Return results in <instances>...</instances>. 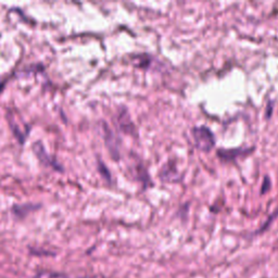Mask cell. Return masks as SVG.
Returning a JSON list of instances; mask_svg holds the SVG:
<instances>
[{"mask_svg": "<svg viewBox=\"0 0 278 278\" xmlns=\"http://www.w3.org/2000/svg\"><path fill=\"white\" fill-rule=\"evenodd\" d=\"M197 148L204 152H208L215 144V137L207 126H196L191 130Z\"/></svg>", "mask_w": 278, "mask_h": 278, "instance_id": "6da1fadb", "label": "cell"}, {"mask_svg": "<svg viewBox=\"0 0 278 278\" xmlns=\"http://www.w3.org/2000/svg\"><path fill=\"white\" fill-rule=\"evenodd\" d=\"M103 126V133H104V142L108 148V151L111 154L112 159L119 160L120 159V139L115 135V133L110 129L106 124L102 123Z\"/></svg>", "mask_w": 278, "mask_h": 278, "instance_id": "7a4b0ae2", "label": "cell"}, {"mask_svg": "<svg viewBox=\"0 0 278 278\" xmlns=\"http://www.w3.org/2000/svg\"><path fill=\"white\" fill-rule=\"evenodd\" d=\"M33 151L36 154L37 159L42 162L44 165L50 166L57 171H63V167L61 166V164L58 163L56 159H54L50 154L47 153V151L45 150V147L43 146V143L40 141H36L33 144Z\"/></svg>", "mask_w": 278, "mask_h": 278, "instance_id": "3957f363", "label": "cell"}, {"mask_svg": "<svg viewBox=\"0 0 278 278\" xmlns=\"http://www.w3.org/2000/svg\"><path fill=\"white\" fill-rule=\"evenodd\" d=\"M115 124L119 127V130L125 133V134L135 136L136 126L133 123L129 111L125 108H121L119 110V112L117 113V122H115Z\"/></svg>", "mask_w": 278, "mask_h": 278, "instance_id": "277c9868", "label": "cell"}, {"mask_svg": "<svg viewBox=\"0 0 278 278\" xmlns=\"http://www.w3.org/2000/svg\"><path fill=\"white\" fill-rule=\"evenodd\" d=\"M251 151H253V148H248V149H219L217 151V155L219 159H222L224 161H234L235 159L239 158L245 154H249Z\"/></svg>", "mask_w": 278, "mask_h": 278, "instance_id": "5b68a950", "label": "cell"}, {"mask_svg": "<svg viewBox=\"0 0 278 278\" xmlns=\"http://www.w3.org/2000/svg\"><path fill=\"white\" fill-rule=\"evenodd\" d=\"M160 178L164 182L178 181V172L173 162H167V163L162 167L160 172Z\"/></svg>", "mask_w": 278, "mask_h": 278, "instance_id": "8992f818", "label": "cell"}, {"mask_svg": "<svg viewBox=\"0 0 278 278\" xmlns=\"http://www.w3.org/2000/svg\"><path fill=\"white\" fill-rule=\"evenodd\" d=\"M134 175L137 181L143 185V189L151 186V179H150L148 171L141 163L134 164Z\"/></svg>", "mask_w": 278, "mask_h": 278, "instance_id": "52a82bcc", "label": "cell"}, {"mask_svg": "<svg viewBox=\"0 0 278 278\" xmlns=\"http://www.w3.org/2000/svg\"><path fill=\"white\" fill-rule=\"evenodd\" d=\"M39 206L32 205V204H25V205H16L12 207V213L16 217H24L28 213L37 210Z\"/></svg>", "mask_w": 278, "mask_h": 278, "instance_id": "ba28073f", "label": "cell"}, {"mask_svg": "<svg viewBox=\"0 0 278 278\" xmlns=\"http://www.w3.org/2000/svg\"><path fill=\"white\" fill-rule=\"evenodd\" d=\"M151 62H152V58L150 57L149 55H139V56H136L134 58V65L136 67H139V68H143V69H147L150 67V65H151Z\"/></svg>", "mask_w": 278, "mask_h": 278, "instance_id": "9c48e42d", "label": "cell"}, {"mask_svg": "<svg viewBox=\"0 0 278 278\" xmlns=\"http://www.w3.org/2000/svg\"><path fill=\"white\" fill-rule=\"evenodd\" d=\"M35 278H69L65 274L54 273V272H39Z\"/></svg>", "mask_w": 278, "mask_h": 278, "instance_id": "30bf717a", "label": "cell"}, {"mask_svg": "<svg viewBox=\"0 0 278 278\" xmlns=\"http://www.w3.org/2000/svg\"><path fill=\"white\" fill-rule=\"evenodd\" d=\"M98 169H99L100 174L107 179L108 182L111 181V174H110V171L107 169L106 165L103 164V162L100 160H98Z\"/></svg>", "mask_w": 278, "mask_h": 278, "instance_id": "8fae6325", "label": "cell"}, {"mask_svg": "<svg viewBox=\"0 0 278 278\" xmlns=\"http://www.w3.org/2000/svg\"><path fill=\"white\" fill-rule=\"evenodd\" d=\"M270 187H271V179L269 177H265L262 189H261V194H265L266 191L270 189Z\"/></svg>", "mask_w": 278, "mask_h": 278, "instance_id": "7c38bea8", "label": "cell"}, {"mask_svg": "<svg viewBox=\"0 0 278 278\" xmlns=\"http://www.w3.org/2000/svg\"><path fill=\"white\" fill-rule=\"evenodd\" d=\"M2 86H3V84H2L1 82H0V91H1V90H2Z\"/></svg>", "mask_w": 278, "mask_h": 278, "instance_id": "4fadbf2b", "label": "cell"}]
</instances>
